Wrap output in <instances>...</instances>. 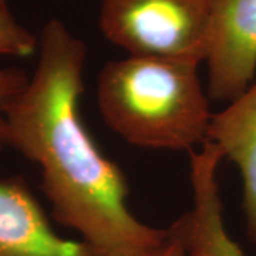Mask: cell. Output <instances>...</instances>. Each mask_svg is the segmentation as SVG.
<instances>
[{"mask_svg": "<svg viewBox=\"0 0 256 256\" xmlns=\"http://www.w3.org/2000/svg\"><path fill=\"white\" fill-rule=\"evenodd\" d=\"M37 50L34 73L4 110L6 146L40 166V190L54 220L78 232L97 255L148 256L168 229L146 225L130 210L126 175L82 122L86 44L52 18Z\"/></svg>", "mask_w": 256, "mask_h": 256, "instance_id": "obj_1", "label": "cell"}, {"mask_svg": "<svg viewBox=\"0 0 256 256\" xmlns=\"http://www.w3.org/2000/svg\"><path fill=\"white\" fill-rule=\"evenodd\" d=\"M97 100L106 124L130 144L192 152L208 141L212 112L198 66L128 56L101 68Z\"/></svg>", "mask_w": 256, "mask_h": 256, "instance_id": "obj_2", "label": "cell"}, {"mask_svg": "<svg viewBox=\"0 0 256 256\" xmlns=\"http://www.w3.org/2000/svg\"><path fill=\"white\" fill-rule=\"evenodd\" d=\"M212 0H101L100 28L128 56L205 62Z\"/></svg>", "mask_w": 256, "mask_h": 256, "instance_id": "obj_3", "label": "cell"}, {"mask_svg": "<svg viewBox=\"0 0 256 256\" xmlns=\"http://www.w3.org/2000/svg\"><path fill=\"white\" fill-rule=\"evenodd\" d=\"M208 96L230 102L256 77V0H212L206 36Z\"/></svg>", "mask_w": 256, "mask_h": 256, "instance_id": "obj_4", "label": "cell"}, {"mask_svg": "<svg viewBox=\"0 0 256 256\" xmlns=\"http://www.w3.org/2000/svg\"><path fill=\"white\" fill-rule=\"evenodd\" d=\"M0 256H98L82 240L62 238L23 176L0 180Z\"/></svg>", "mask_w": 256, "mask_h": 256, "instance_id": "obj_5", "label": "cell"}, {"mask_svg": "<svg viewBox=\"0 0 256 256\" xmlns=\"http://www.w3.org/2000/svg\"><path fill=\"white\" fill-rule=\"evenodd\" d=\"M206 142L240 172L246 235L256 244V78L226 108L212 116Z\"/></svg>", "mask_w": 256, "mask_h": 256, "instance_id": "obj_6", "label": "cell"}, {"mask_svg": "<svg viewBox=\"0 0 256 256\" xmlns=\"http://www.w3.org/2000/svg\"><path fill=\"white\" fill-rule=\"evenodd\" d=\"M175 229L188 256H245L229 236L222 220L220 198L215 194L196 196L191 210L178 220Z\"/></svg>", "mask_w": 256, "mask_h": 256, "instance_id": "obj_7", "label": "cell"}, {"mask_svg": "<svg viewBox=\"0 0 256 256\" xmlns=\"http://www.w3.org/2000/svg\"><path fill=\"white\" fill-rule=\"evenodd\" d=\"M38 48V38L13 16L8 0H0V56L28 57Z\"/></svg>", "mask_w": 256, "mask_h": 256, "instance_id": "obj_8", "label": "cell"}, {"mask_svg": "<svg viewBox=\"0 0 256 256\" xmlns=\"http://www.w3.org/2000/svg\"><path fill=\"white\" fill-rule=\"evenodd\" d=\"M28 77L22 68H0V146H6V122L4 110L12 98L28 84Z\"/></svg>", "mask_w": 256, "mask_h": 256, "instance_id": "obj_9", "label": "cell"}, {"mask_svg": "<svg viewBox=\"0 0 256 256\" xmlns=\"http://www.w3.org/2000/svg\"><path fill=\"white\" fill-rule=\"evenodd\" d=\"M148 256H188V252H186L184 244L181 242V239L175 235L172 229L168 228V238H166V240Z\"/></svg>", "mask_w": 256, "mask_h": 256, "instance_id": "obj_10", "label": "cell"}]
</instances>
